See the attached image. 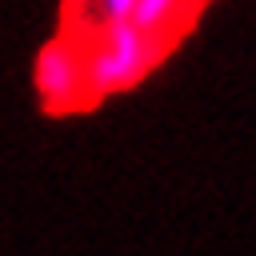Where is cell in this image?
Returning a JSON list of instances; mask_svg holds the SVG:
<instances>
[{
  "instance_id": "6da1fadb",
  "label": "cell",
  "mask_w": 256,
  "mask_h": 256,
  "mask_svg": "<svg viewBox=\"0 0 256 256\" xmlns=\"http://www.w3.org/2000/svg\"><path fill=\"white\" fill-rule=\"evenodd\" d=\"M164 56V40L140 32L132 20L100 24L96 44H84V76H88V96H112L124 88H136L156 60Z\"/></svg>"
},
{
  "instance_id": "7a4b0ae2",
  "label": "cell",
  "mask_w": 256,
  "mask_h": 256,
  "mask_svg": "<svg viewBox=\"0 0 256 256\" xmlns=\"http://www.w3.org/2000/svg\"><path fill=\"white\" fill-rule=\"evenodd\" d=\"M32 80H36V92L48 112H72L92 100L88 76H84V44H76V36H68V32L52 36L36 52Z\"/></svg>"
},
{
  "instance_id": "3957f363",
  "label": "cell",
  "mask_w": 256,
  "mask_h": 256,
  "mask_svg": "<svg viewBox=\"0 0 256 256\" xmlns=\"http://www.w3.org/2000/svg\"><path fill=\"white\" fill-rule=\"evenodd\" d=\"M188 12H192V0H136L132 12H128V20H132L140 32H148V36H156V40H168V36L184 24Z\"/></svg>"
},
{
  "instance_id": "277c9868",
  "label": "cell",
  "mask_w": 256,
  "mask_h": 256,
  "mask_svg": "<svg viewBox=\"0 0 256 256\" xmlns=\"http://www.w3.org/2000/svg\"><path fill=\"white\" fill-rule=\"evenodd\" d=\"M132 4H136V0H84V12H88V16L96 20V28H100V24H116V20H128Z\"/></svg>"
}]
</instances>
